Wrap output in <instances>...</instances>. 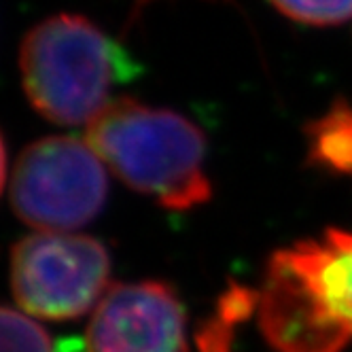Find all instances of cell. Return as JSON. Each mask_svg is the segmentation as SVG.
<instances>
[{
	"instance_id": "1",
	"label": "cell",
	"mask_w": 352,
	"mask_h": 352,
	"mask_svg": "<svg viewBox=\"0 0 352 352\" xmlns=\"http://www.w3.org/2000/svg\"><path fill=\"white\" fill-rule=\"evenodd\" d=\"M257 301L261 329L280 352H340L352 338V232L278 250Z\"/></svg>"
},
{
	"instance_id": "2",
	"label": "cell",
	"mask_w": 352,
	"mask_h": 352,
	"mask_svg": "<svg viewBox=\"0 0 352 352\" xmlns=\"http://www.w3.org/2000/svg\"><path fill=\"white\" fill-rule=\"evenodd\" d=\"M85 140L125 185L166 208L210 199L204 134L179 113L119 98L85 125Z\"/></svg>"
},
{
	"instance_id": "3",
	"label": "cell",
	"mask_w": 352,
	"mask_h": 352,
	"mask_svg": "<svg viewBox=\"0 0 352 352\" xmlns=\"http://www.w3.org/2000/svg\"><path fill=\"white\" fill-rule=\"evenodd\" d=\"M19 72L36 113L58 125H87L113 102V85L134 74V62L85 17L56 15L23 38Z\"/></svg>"
},
{
	"instance_id": "4",
	"label": "cell",
	"mask_w": 352,
	"mask_h": 352,
	"mask_svg": "<svg viewBox=\"0 0 352 352\" xmlns=\"http://www.w3.org/2000/svg\"><path fill=\"white\" fill-rule=\"evenodd\" d=\"M107 166L87 140L49 136L23 148L11 179L15 214L38 232L83 228L102 210Z\"/></svg>"
},
{
	"instance_id": "5",
	"label": "cell",
	"mask_w": 352,
	"mask_h": 352,
	"mask_svg": "<svg viewBox=\"0 0 352 352\" xmlns=\"http://www.w3.org/2000/svg\"><path fill=\"white\" fill-rule=\"evenodd\" d=\"M111 259L104 244L68 232H38L15 244L11 289L19 310L68 320L85 314L109 291Z\"/></svg>"
},
{
	"instance_id": "6",
	"label": "cell",
	"mask_w": 352,
	"mask_h": 352,
	"mask_svg": "<svg viewBox=\"0 0 352 352\" xmlns=\"http://www.w3.org/2000/svg\"><path fill=\"white\" fill-rule=\"evenodd\" d=\"M87 352H187L185 310L162 283L115 285L98 301Z\"/></svg>"
},
{
	"instance_id": "7",
	"label": "cell",
	"mask_w": 352,
	"mask_h": 352,
	"mask_svg": "<svg viewBox=\"0 0 352 352\" xmlns=\"http://www.w3.org/2000/svg\"><path fill=\"white\" fill-rule=\"evenodd\" d=\"M257 304V293L234 287L225 293L217 314L199 336V352H232V336L238 320L246 318Z\"/></svg>"
},
{
	"instance_id": "8",
	"label": "cell",
	"mask_w": 352,
	"mask_h": 352,
	"mask_svg": "<svg viewBox=\"0 0 352 352\" xmlns=\"http://www.w3.org/2000/svg\"><path fill=\"white\" fill-rule=\"evenodd\" d=\"M3 352H52L47 331L38 322L30 318V314L3 308Z\"/></svg>"
},
{
	"instance_id": "9",
	"label": "cell",
	"mask_w": 352,
	"mask_h": 352,
	"mask_svg": "<svg viewBox=\"0 0 352 352\" xmlns=\"http://www.w3.org/2000/svg\"><path fill=\"white\" fill-rule=\"evenodd\" d=\"M283 15L310 23V26H336L352 19V0H270Z\"/></svg>"
}]
</instances>
